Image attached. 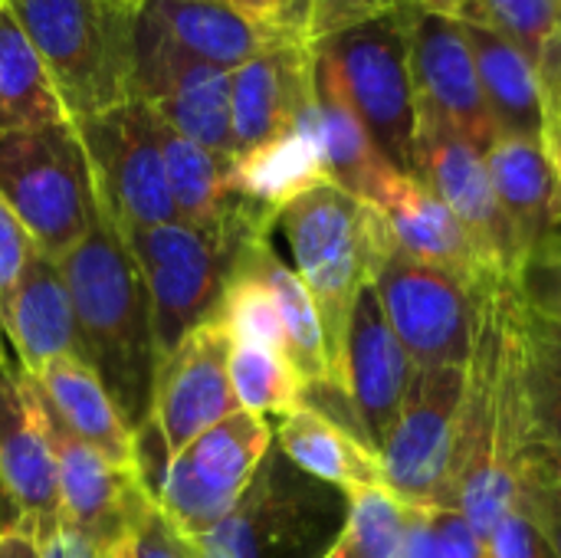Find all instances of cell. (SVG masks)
I'll return each mask as SVG.
<instances>
[{
  "label": "cell",
  "instance_id": "6da1fadb",
  "mask_svg": "<svg viewBox=\"0 0 561 558\" xmlns=\"http://www.w3.org/2000/svg\"><path fill=\"white\" fill-rule=\"evenodd\" d=\"M519 283L480 296L457 437V513L486 539L533 487V437L516 342Z\"/></svg>",
  "mask_w": 561,
  "mask_h": 558
},
{
  "label": "cell",
  "instance_id": "7a4b0ae2",
  "mask_svg": "<svg viewBox=\"0 0 561 558\" xmlns=\"http://www.w3.org/2000/svg\"><path fill=\"white\" fill-rule=\"evenodd\" d=\"M69 286L85 362L99 375L125 428L138 434L151 421L161 349L151 296L122 234L99 214L92 230L56 260Z\"/></svg>",
  "mask_w": 561,
  "mask_h": 558
},
{
  "label": "cell",
  "instance_id": "3957f363",
  "mask_svg": "<svg viewBox=\"0 0 561 558\" xmlns=\"http://www.w3.org/2000/svg\"><path fill=\"white\" fill-rule=\"evenodd\" d=\"M276 224L289 240L296 276L319 312L332 385L345 391L342 358L352 309L358 296L375 286L378 270L398 247L388 217L375 204L322 181L293 197L279 210Z\"/></svg>",
  "mask_w": 561,
  "mask_h": 558
},
{
  "label": "cell",
  "instance_id": "277c9868",
  "mask_svg": "<svg viewBox=\"0 0 561 558\" xmlns=\"http://www.w3.org/2000/svg\"><path fill=\"white\" fill-rule=\"evenodd\" d=\"M276 220L279 217L273 210L237 194V204L220 230L174 220L122 234L151 296L161 358L194 329L217 319L240 247L250 237L273 234Z\"/></svg>",
  "mask_w": 561,
  "mask_h": 558
},
{
  "label": "cell",
  "instance_id": "5b68a950",
  "mask_svg": "<svg viewBox=\"0 0 561 558\" xmlns=\"http://www.w3.org/2000/svg\"><path fill=\"white\" fill-rule=\"evenodd\" d=\"M36 46L69 122L135 99V13L108 0H3Z\"/></svg>",
  "mask_w": 561,
  "mask_h": 558
},
{
  "label": "cell",
  "instance_id": "8992f818",
  "mask_svg": "<svg viewBox=\"0 0 561 558\" xmlns=\"http://www.w3.org/2000/svg\"><path fill=\"white\" fill-rule=\"evenodd\" d=\"M0 197L49 260H62L92 230L102 210L69 118L0 132Z\"/></svg>",
  "mask_w": 561,
  "mask_h": 558
},
{
  "label": "cell",
  "instance_id": "52a82bcc",
  "mask_svg": "<svg viewBox=\"0 0 561 558\" xmlns=\"http://www.w3.org/2000/svg\"><path fill=\"white\" fill-rule=\"evenodd\" d=\"M411 20L404 3L385 16L319 39L312 49L332 66L345 99L368 128L378 151L401 171H414V86H411Z\"/></svg>",
  "mask_w": 561,
  "mask_h": 558
},
{
  "label": "cell",
  "instance_id": "ba28073f",
  "mask_svg": "<svg viewBox=\"0 0 561 558\" xmlns=\"http://www.w3.org/2000/svg\"><path fill=\"white\" fill-rule=\"evenodd\" d=\"M283 454L263 457L233 513L194 539L201 558H325L339 543L329 536L335 500L309 474L283 470Z\"/></svg>",
  "mask_w": 561,
  "mask_h": 558
},
{
  "label": "cell",
  "instance_id": "9c48e42d",
  "mask_svg": "<svg viewBox=\"0 0 561 558\" xmlns=\"http://www.w3.org/2000/svg\"><path fill=\"white\" fill-rule=\"evenodd\" d=\"M467 368H414L404 408L381 447L385 487L408 506L457 510V437Z\"/></svg>",
  "mask_w": 561,
  "mask_h": 558
},
{
  "label": "cell",
  "instance_id": "30bf717a",
  "mask_svg": "<svg viewBox=\"0 0 561 558\" xmlns=\"http://www.w3.org/2000/svg\"><path fill=\"white\" fill-rule=\"evenodd\" d=\"M270 444L273 431L266 418L243 408L233 411L171 457L154 506L187 539L214 533L253 483Z\"/></svg>",
  "mask_w": 561,
  "mask_h": 558
},
{
  "label": "cell",
  "instance_id": "8fae6325",
  "mask_svg": "<svg viewBox=\"0 0 561 558\" xmlns=\"http://www.w3.org/2000/svg\"><path fill=\"white\" fill-rule=\"evenodd\" d=\"M72 125L89 155L99 210L118 234L181 220L168 191L151 105L131 99Z\"/></svg>",
  "mask_w": 561,
  "mask_h": 558
},
{
  "label": "cell",
  "instance_id": "7c38bea8",
  "mask_svg": "<svg viewBox=\"0 0 561 558\" xmlns=\"http://www.w3.org/2000/svg\"><path fill=\"white\" fill-rule=\"evenodd\" d=\"M375 293L414 368H467L480 296L401 247L378 270Z\"/></svg>",
  "mask_w": 561,
  "mask_h": 558
},
{
  "label": "cell",
  "instance_id": "4fadbf2b",
  "mask_svg": "<svg viewBox=\"0 0 561 558\" xmlns=\"http://www.w3.org/2000/svg\"><path fill=\"white\" fill-rule=\"evenodd\" d=\"M0 497L3 526L43 539L59 526V470L49 444L46 408L36 382L16 365H0Z\"/></svg>",
  "mask_w": 561,
  "mask_h": 558
},
{
  "label": "cell",
  "instance_id": "5bb4252c",
  "mask_svg": "<svg viewBox=\"0 0 561 558\" xmlns=\"http://www.w3.org/2000/svg\"><path fill=\"white\" fill-rule=\"evenodd\" d=\"M473 234L486 260L510 283H523V257L513 227L500 207L490 181L486 158L477 145L437 122H417L414 132V171Z\"/></svg>",
  "mask_w": 561,
  "mask_h": 558
},
{
  "label": "cell",
  "instance_id": "9a60e30c",
  "mask_svg": "<svg viewBox=\"0 0 561 558\" xmlns=\"http://www.w3.org/2000/svg\"><path fill=\"white\" fill-rule=\"evenodd\" d=\"M230 349L233 335L220 319H210L161 358L148 424L158 431L168 464L204 431L240 411L230 388Z\"/></svg>",
  "mask_w": 561,
  "mask_h": 558
},
{
  "label": "cell",
  "instance_id": "2e32d148",
  "mask_svg": "<svg viewBox=\"0 0 561 558\" xmlns=\"http://www.w3.org/2000/svg\"><path fill=\"white\" fill-rule=\"evenodd\" d=\"M46 424L59 470V526L82 536L99 558L108 556L115 546L131 539L138 516L154 500L141 487L138 474L112 467L89 444L69 434V428L49 408Z\"/></svg>",
  "mask_w": 561,
  "mask_h": 558
},
{
  "label": "cell",
  "instance_id": "e0dca14e",
  "mask_svg": "<svg viewBox=\"0 0 561 558\" xmlns=\"http://www.w3.org/2000/svg\"><path fill=\"white\" fill-rule=\"evenodd\" d=\"M411 86L417 122H437L463 135L483 155L500 138L486 112L477 62L460 20L414 10L411 20Z\"/></svg>",
  "mask_w": 561,
  "mask_h": 558
},
{
  "label": "cell",
  "instance_id": "ac0fdd59",
  "mask_svg": "<svg viewBox=\"0 0 561 558\" xmlns=\"http://www.w3.org/2000/svg\"><path fill=\"white\" fill-rule=\"evenodd\" d=\"M411 378H414V362L408 358L404 345L388 326L375 286H368L352 309L345 358H342V388L355 411L362 441L375 454H381L385 441L394 431Z\"/></svg>",
  "mask_w": 561,
  "mask_h": 558
},
{
  "label": "cell",
  "instance_id": "d6986e66",
  "mask_svg": "<svg viewBox=\"0 0 561 558\" xmlns=\"http://www.w3.org/2000/svg\"><path fill=\"white\" fill-rule=\"evenodd\" d=\"M316 53L306 39H279L230 72L233 158L289 135L312 105Z\"/></svg>",
  "mask_w": 561,
  "mask_h": 558
},
{
  "label": "cell",
  "instance_id": "ffe728a7",
  "mask_svg": "<svg viewBox=\"0 0 561 558\" xmlns=\"http://www.w3.org/2000/svg\"><path fill=\"white\" fill-rule=\"evenodd\" d=\"M378 210L388 217L394 243L408 257L454 276L473 296L510 283L496 273V266L486 260L473 234L454 217V210L414 174H401Z\"/></svg>",
  "mask_w": 561,
  "mask_h": 558
},
{
  "label": "cell",
  "instance_id": "44dd1931",
  "mask_svg": "<svg viewBox=\"0 0 561 558\" xmlns=\"http://www.w3.org/2000/svg\"><path fill=\"white\" fill-rule=\"evenodd\" d=\"M138 23L154 30L181 56L227 72L279 39H296L233 0H145L138 7Z\"/></svg>",
  "mask_w": 561,
  "mask_h": 558
},
{
  "label": "cell",
  "instance_id": "7402d4cb",
  "mask_svg": "<svg viewBox=\"0 0 561 558\" xmlns=\"http://www.w3.org/2000/svg\"><path fill=\"white\" fill-rule=\"evenodd\" d=\"M0 329L16 349V365L26 375H36L53 358H82L85 349L79 339L69 286L56 260L30 250L20 280L10 293Z\"/></svg>",
  "mask_w": 561,
  "mask_h": 558
},
{
  "label": "cell",
  "instance_id": "603a6c76",
  "mask_svg": "<svg viewBox=\"0 0 561 558\" xmlns=\"http://www.w3.org/2000/svg\"><path fill=\"white\" fill-rule=\"evenodd\" d=\"M316 53V49H312ZM312 125L325 164V178L342 191L381 207V201L398 184L401 171L378 151L368 128L345 99L332 66L316 53V82H312Z\"/></svg>",
  "mask_w": 561,
  "mask_h": 558
},
{
  "label": "cell",
  "instance_id": "cb8c5ba5",
  "mask_svg": "<svg viewBox=\"0 0 561 558\" xmlns=\"http://www.w3.org/2000/svg\"><path fill=\"white\" fill-rule=\"evenodd\" d=\"M519 375L533 437V487L561 483V326L516 296Z\"/></svg>",
  "mask_w": 561,
  "mask_h": 558
},
{
  "label": "cell",
  "instance_id": "d4e9b609",
  "mask_svg": "<svg viewBox=\"0 0 561 558\" xmlns=\"http://www.w3.org/2000/svg\"><path fill=\"white\" fill-rule=\"evenodd\" d=\"M486 168L500 207L513 227L523 273L529 260L561 237V191L542 141L496 138L486 148Z\"/></svg>",
  "mask_w": 561,
  "mask_h": 558
},
{
  "label": "cell",
  "instance_id": "484cf974",
  "mask_svg": "<svg viewBox=\"0 0 561 558\" xmlns=\"http://www.w3.org/2000/svg\"><path fill=\"white\" fill-rule=\"evenodd\" d=\"M46 401V408L89 444L99 457L125 474H138L135 434L125 428L118 408L102 388L99 375L82 358H53L36 375H30ZM141 480V477H138Z\"/></svg>",
  "mask_w": 561,
  "mask_h": 558
},
{
  "label": "cell",
  "instance_id": "4316f807",
  "mask_svg": "<svg viewBox=\"0 0 561 558\" xmlns=\"http://www.w3.org/2000/svg\"><path fill=\"white\" fill-rule=\"evenodd\" d=\"M470 43L486 112L500 138H542V86L536 62L480 20H460Z\"/></svg>",
  "mask_w": 561,
  "mask_h": 558
},
{
  "label": "cell",
  "instance_id": "83f0119b",
  "mask_svg": "<svg viewBox=\"0 0 561 558\" xmlns=\"http://www.w3.org/2000/svg\"><path fill=\"white\" fill-rule=\"evenodd\" d=\"M279 454L312 480L342 490L345 497L362 487H381V457L348 428L319 414L316 408H296L276 428Z\"/></svg>",
  "mask_w": 561,
  "mask_h": 558
},
{
  "label": "cell",
  "instance_id": "f1b7e54d",
  "mask_svg": "<svg viewBox=\"0 0 561 558\" xmlns=\"http://www.w3.org/2000/svg\"><path fill=\"white\" fill-rule=\"evenodd\" d=\"M233 270L263 280L270 286V293L276 296V306H279V316H283V332H286V358L296 368V375L302 378V385L306 388H312V385H332L329 358H325V339H322V326H319V312H316V306H312L302 280L296 276V270H289L276 257V250L270 243V234L250 237L240 247Z\"/></svg>",
  "mask_w": 561,
  "mask_h": 558
},
{
  "label": "cell",
  "instance_id": "f546056e",
  "mask_svg": "<svg viewBox=\"0 0 561 558\" xmlns=\"http://www.w3.org/2000/svg\"><path fill=\"white\" fill-rule=\"evenodd\" d=\"M322 181L329 178H325L316 125H312V105L289 135L256 151L237 155L230 161V191L273 210L276 217L293 197H299L302 191Z\"/></svg>",
  "mask_w": 561,
  "mask_h": 558
},
{
  "label": "cell",
  "instance_id": "4dcf8cb0",
  "mask_svg": "<svg viewBox=\"0 0 561 558\" xmlns=\"http://www.w3.org/2000/svg\"><path fill=\"white\" fill-rule=\"evenodd\" d=\"M154 135L164 158L168 191L178 207V217L204 230H220L230 207L237 204V194L230 191V158H220L204 145L184 138L158 112Z\"/></svg>",
  "mask_w": 561,
  "mask_h": 558
},
{
  "label": "cell",
  "instance_id": "1f68e13d",
  "mask_svg": "<svg viewBox=\"0 0 561 558\" xmlns=\"http://www.w3.org/2000/svg\"><path fill=\"white\" fill-rule=\"evenodd\" d=\"M0 118L3 128H26L66 118L36 46L13 20L7 3H0Z\"/></svg>",
  "mask_w": 561,
  "mask_h": 558
},
{
  "label": "cell",
  "instance_id": "d6a6232c",
  "mask_svg": "<svg viewBox=\"0 0 561 558\" xmlns=\"http://www.w3.org/2000/svg\"><path fill=\"white\" fill-rule=\"evenodd\" d=\"M230 388L243 411L253 414H293L302 408V378L283 352L256 342H233L230 349Z\"/></svg>",
  "mask_w": 561,
  "mask_h": 558
},
{
  "label": "cell",
  "instance_id": "836d02e7",
  "mask_svg": "<svg viewBox=\"0 0 561 558\" xmlns=\"http://www.w3.org/2000/svg\"><path fill=\"white\" fill-rule=\"evenodd\" d=\"M411 506L385 483L348 493L345 529L339 536L348 558H404Z\"/></svg>",
  "mask_w": 561,
  "mask_h": 558
},
{
  "label": "cell",
  "instance_id": "e575fe53",
  "mask_svg": "<svg viewBox=\"0 0 561 558\" xmlns=\"http://www.w3.org/2000/svg\"><path fill=\"white\" fill-rule=\"evenodd\" d=\"M217 319L233 335V342H256V345H266V349L286 355L283 316H279L276 296L270 293V286L263 280L233 270Z\"/></svg>",
  "mask_w": 561,
  "mask_h": 558
},
{
  "label": "cell",
  "instance_id": "d590c367",
  "mask_svg": "<svg viewBox=\"0 0 561 558\" xmlns=\"http://www.w3.org/2000/svg\"><path fill=\"white\" fill-rule=\"evenodd\" d=\"M473 20L493 26L539 62L542 49L561 30V0H477Z\"/></svg>",
  "mask_w": 561,
  "mask_h": 558
},
{
  "label": "cell",
  "instance_id": "8d00e7d4",
  "mask_svg": "<svg viewBox=\"0 0 561 558\" xmlns=\"http://www.w3.org/2000/svg\"><path fill=\"white\" fill-rule=\"evenodd\" d=\"M536 72L542 86V138L539 141L561 191V30L542 49Z\"/></svg>",
  "mask_w": 561,
  "mask_h": 558
},
{
  "label": "cell",
  "instance_id": "74e56055",
  "mask_svg": "<svg viewBox=\"0 0 561 558\" xmlns=\"http://www.w3.org/2000/svg\"><path fill=\"white\" fill-rule=\"evenodd\" d=\"M398 7H404V0H312L306 39H309V46H316L319 39H325L332 33L368 23V20L385 16Z\"/></svg>",
  "mask_w": 561,
  "mask_h": 558
},
{
  "label": "cell",
  "instance_id": "f35d334b",
  "mask_svg": "<svg viewBox=\"0 0 561 558\" xmlns=\"http://www.w3.org/2000/svg\"><path fill=\"white\" fill-rule=\"evenodd\" d=\"M128 546H131V558H201L197 556L194 539H187L184 533H178L161 516V510L154 503L138 516Z\"/></svg>",
  "mask_w": 561,
  "mask_h": 558
},
{
  "label": "cell",
  "instance_id": "ab89813d",
  "mask_svg": "<svg viewBox=\"0 0 561 558\" xmlns=\"http://www.w3.org/2000/svg\"><path fill=\"white\" fill-rule=\"evenodd\" d=\"M519 286L533 306H539L561 326V237L529 260Z\"/></svg>",
  "mask_w": 561,
  "mask_h": 558
},
{
  "label": "cell",
  "instance_id": "60d3db41",
  "mask_svg": "<svg viewBox=\"0 0 561 558\" xmlns=\"http://www.w3.org/2000/svg\"><path fill=\"white\" fill-rule=\"evenodd\" d=\"M30 250H33V243H30L26 230L20 227V220L0 197V322H3L10 293L20 280V270H23Z\"/></svg>",
  "mask_w": 561,
  "mask_h": 558
},
{
  "label": "cell",
  "instance_id": "b9f144b4",
  "mask_svg": "<svg viewBox=\"0 0 561 558\" xmlns=\"http://www.w3.org/2000/svg\"><path fill=\"white\" fill-rule=\"evenodd\" d=\"M523 510L529 513V520L549 543L552 556L561 558V483L529 487L523 493Z\"/></svg>",
  "mask_w": 561,
  "mask_h": 558
},
{
  "label": "cell",
  "instance_id": "7bdbcfd3",
  "mask_svg": "<svg viewBox=\"0 0 561 558\" xmlns=\"http://www.w3.org/2000/svg\"><path fill=\"white\" fill-rule=\"evenodd\" d=\"M240 3L243 10H250L253 16L273 23L276 30L296 36V39H306V26H309V7L312 0H233ZM309 43V39H306Z\"/></svg>",
  "mask_w": 561,
  "mask_h": 558
},
{
  "label": "cell",
  "instance_id": "ee69618b",
  "mask_svg": "<svg viewBox=\"0 0 561 558\" xmlns=\"http://www.w3.org/2000/svg\"><path fill=\"white\" fill-rule=\"evenodd\" d=\"M39 553L43 558H99L82 536H76L62 526H56L53 533H46L39 539Z\"/></svg>",
  "mask_w": 561,
  "mask_h": 558
},
{
  "label": "cell",
  "instance_id": "f6af8a7d",
  "mask_svg": "<svg viewBox=\"0 0 561 558\" xmlns=\"http://www.w3.org/2000/svg\"><path fill=\"white\" fill-rule=\"evenodd\" d=\"M0 558H43L39 539L16 526H0Z\"/></svg>",
  "mask_w": 561,
  "mask_h": 558
},
{
  "label": "cell",
  "instance_id": "bcb514c9",
  "mask_svg": "<svg viewBox=\"0 0 561 558\" xmlns=\"http://www.w3.org/2000/svg\"><path fill=\"white\" fill-rule=\"evenodd\" d=\"M404 3H411L414 10H424V13L450 16V20H473V13H477V0H404Z\"/></svg>",
  "mask_w": 561,
  "mask_h": 558
},
{
  "label": "cell",
  "instance_id": "7dc6e473",
  "mask_svg": "<svg viewBox=\"0 0 561 558\" xmlns=\"http://www.w3.org/2000/svg\"><path fill=\"white\" fill-rule=\"evenodd\" d=\"M102 558H131V546H128V543H122V546H115L108 556H102Z\"/></svg>",
  "mask_w": 561,
  "mask_h": 558
},
{
  "label": "cell",
  "instance_id": "c3c4849f",
  "mask_svg": "<svg viewBox=\"0 0 561 558\" xmlns=\"http://www.w3.org/2000/svg\"><path fill=\"white\" fill-rule=\"evenodd\" d=\"M325 558H348V553L342 549V543H335V546L329 549V556H325Z\"/></svg>",
  "mask_w": 561,
  "mask_h": 558
},
{
  "label": "cell",
  "instance_id": "681fc988",
  "mask_svg": "<svg viewBox=\"0 0 561 558\" xmlns=\"http://www.w3.org/2000/svg\"><path fill=\"white\" fill-rule=\"evenodd\" d=\"M108 3H118V7H131V10H138L145 0H108Z\"/></svg>",
  "mask_w": 561,
  "mask_h": 558
},
{
  "label": "cell",
  "instance_id": "f907efd6",
  "mask_svg": "<svg viewBox=\"0 0 561 558\" xmlns=\"http://www.w3.org/2000/svg\"><path fill=\"white\" fill-rule=\"evenodd\" d=\"M3 362H7V355H3V345H0V365H3Z\"/></svg>",
  "mask_w": 561,
  "mask_h": 558
},
{
  "label": "cell",
  "instance_id": "816d5d0a",
  "mask_svg": "<svg viewBox=\"0 0 561 558\" xmlns=\"http://www.w3.org/2000/svg\"><path fill=\"white\" fill-rule=\"evenodd\" d=\"M0 132H3V118H0Z\"/></svg>",
  "mask_w": 561,
  "mask_h": 558
},
{
  "label": "cell",
  "instance_id": "f5cc1de1",
  "mask_svg": "<svg viewBox=\"0 0 561 558\" xmlns=\"http://www.w3.org/2000/svg\"><path fill=\"white\" fill-rule=\"evenodd\" d=\"M0 3H3V0H0Z\"/></svg>",
  "mask_w": 561,
  "mask_h": 558
}]
</instances>
